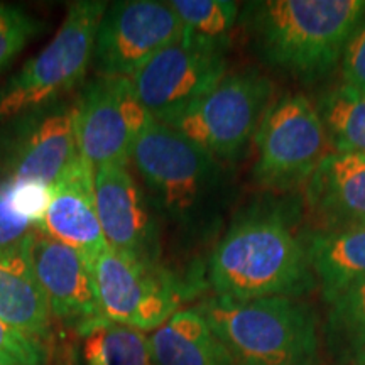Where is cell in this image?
Instances as JSON below:
<instances>
[{
  "mask_svg": "<svg viewBox=\"0 0 365 365\" xmlns=\"http://www.w3.org/2000/svg\"><path fill=\"white\" fill-rule=\"evenodd\" d=\"M208 282L218 298L245 303L301 298L317 287L307 245L277 217L237 220L213 249Z\"/></svg>",
  "mask_w": 365,
  "mask_h": 365,
  "instance_id": "6da1fadb",
  "label": "cell"
},
{
  "mask_svg": "<svg viewBox=\"0 0 365 365\" xmlns=\"http://www.w3.org/2000/svg\"><path fill=\"white\" fill-rule=\"evenodd\" d=\"M365 19V0H266L247 7L249 29L267 65L313 81L344 56Z\"/></svg>",
  "mask_w": 365,
  "mask_h": 365,
  "instance_id": "7a4b0ae2",
  "label": "cell"
},
{
  "mask_svg": "<svg viewBox=\"0 0 365 365\" xmlns=\"http://www.w3.org/2000/svg\"><path fill=\"white\" fill-rule=\"evenodd\" d=\"M130 164L154 212L185 232H205L225 198L222 163L170 125L150 120Z\"/></svg>",
  "mask_w": 365,
  "mask_h": 365,
  "instance_id": "3957f363",
  "label": "cell"
},
{
  "mask_svg": "<svg viewBox=\"0 0 365 365\" xmlns=\"http://www.w3.org/2000/svg\"><path fill=\"white\" fill-rule=\"evenodd\" d=\"M235 365H319L318 318L298 298L237 303L218 296L195 307Z\"/></svg>",
  "mask_w": 365,
  "mask_h": 365,
  "instance_id": "277c9868",
  "label": "cell"
},
{
  "mask_svg": "<svg viewBox=\"0 0 365 365\" xmlns=\"http://www.w3.org/2000/svg\"><path fill=\"white\" fill-rule=\"evenodd\" d=\"M108 4L78 0L43 51L0 85V124L22 113L66 100L86 78L93 58L95 34Z\"/></svg>",
  "mask_w": 365,
  "mask_h": 365,
  "instance_id": "5b68a950",
  "label": "cell"
},
{
  "mask_svg": "<svg viewBox=\"0 0 365 365\" xmlns=\"http://www.w3.org/2000/svg\"><path fill=\"white\" fill-rule=\"evenodd\" d=\"M102 317L113 323L154 331L180 312L193 287L159 262L117 252L107 245L93 261Z\"/></svg>",
  "mask_w": 365,
  "mask_h": 365,
  "instance_id": "8992f818",
  "label": "cell"
},
{
  "mask_svg": "<svg viewBox=\"0 0 365 365\" xmlns=\"http://www.w3.org/2000/svg\"><path fill=\"white\" fill-rule=\"evenodd\" d=\"M272 83L255 70L225 75L171 127L218 163L240 158L271 105Z\"/></svg>",
  "mask_w": 365,
  "mask_h": 365,
  "instance_id": "52a82bcc",
  "label": "cell"
},
{
  "mask_svg": "<svg viewBox=\"0 0 365 365\" xmlns=\"http://www.w3.org/2000/svg\"><path fill=\"white\" fill-rule=\"evenodd\" d=\"M227 44L190 33L159 51L132 76V86L153 120L173 125L227 75Z\"/></svg>",
  "mask_w": 365,
  "mask_h": 365,
  "instance_id": "ba28073f",
  "label": "cell"
},
{
  "mask_svg": "<svg viewBox=\"0 0 365 365\" xmlns=\"http://www.w3.org/2000/svg\"><path fill=\"white\" fill-rule=\"evenodd\" d=\"M255 181L267 190H291L309 178L328 154V137L317 105L301 93L271 103L255 134Z\"/></svg>",
  "mask_w": 365,
  "mask_h": 365,
  "instance_id": "9c48e42d",
  "label": "cell"
},
{
  "mask_svg": "<svg viewBox=\"0 0 365 365\" xmlns=\"http://www.w3.org/2000/svg\"><path fill=\"white\" fill-rule=\"evenodd\" d=\"M76 156L75 100L0 124V181L49 188Z\"/></svg>",
  "mask_w": 365,
  "mask_h": 365,
  "instance_id": "30bf717a",
  "label": "cell"
},
{
  "mask_svg": "<svg viewBox=\"0 0 365 365\" xmlns=\"http://www.w3.org/2000/svg\"><path fill=\"white\" fill-rule=\"evenodd\" d=\"M153 120L125 76H95L75 98L78 154L91 170L130 163L132 149Z\"/></svg>",
  "mask_w": 365,
  "mask_h": 365,
  "instance_id": "8fae6325",
  "label": "cell"
},
{
  "mask_svg": "<svg viewBox=\"0 0 365 365\" xmlns=\"http://www.w3.org/2000/svg\"><path fill=\"white\" fill-rule=\"evenodd\" d=\"M182 33L185 26L170 2L108 4L95 34L91 66L98 76L132 78L159 51L180 41Z\"/></svg>",
  "mask_w": 365,
  "mask_h": 365,
  "instance_id": "7c38bea8",
  "label": "cell"
},
{
  "mask_svg": "<svg viewBox=\"0 0 365 365\" xmlns=\"http://www.w3.org/2000/svg\"><path fill=\"white\" fill-rule=\"evenodd\" d=\"M95 203L105 242L117 252L159 262L161 242L156 212L130 163L95 170Z\"/></svg>",
  "mask_w": 365,
  "mask_h": 365,
  "instance_id": "4fadbf2b",
  "label": "cell"
},
{
  "mask_svg": "<svg viewBox=\"0 0 365 365\" xmlns=\"http://www.w3.org/2000/svg\"><path fill=\"white\" fill-rule=\"evenodd\" d=\"M31 257L53 319L76 331L86 323L103 318L93 262L86 255L36 232Z\"/></svg>",
  "mask_w": 365,
  "mask_h": 365,
  "instance_id": "5bb4252c",
  "label": "cell"
},
{
  "mask_svg": "<svg viewBox=\"0 0 365 365\" xmlns=\"http://www.w3.org/2000/svg\"><path fill=\"white\" fill-rule=\"evenodd\" d=\"M36 230L76 249L91 262L107 247L95 203V171L80 154L48 188Z\"/></svg>",
  "mask_w": 365,
  "mask_h": 365,
  "instance_id": "9a60e30c",
  "label": "cell"
},
{
  "mask_svg": "<svg viewBox=\"0 0 365 365\" xmlns=\"http://www.w3.org/2000/svg\"><path fill=\"white\" fill-rule=\"evenodd\" d=\"M307 203L322 230L365 227V156L328 153L307 182Z\"/></svg>",
  "mask_w": 365,
  "mask_h": 365,
  "instance_id": "2e32d148",
  "label": "cell"
},
{
  "mask_svg": "<svg viewBox=\"0 0 365 365\" xmlns=\"http://www.w3.org/2000/svg\"><path fill=\"white\" fill-rule=\"evenodd\" d=\"M33 239L19 249L0 252V318L46 344L53 335V317L33 266Z\"/></svg>",
  "mask_w": 365,
  "mask_h": 365,
  "instance_id": "e0dca14e",
  "label": "cell"
},
{
  "mask_svg": "<svg viewBox=\"0 0 365 365\" xmlns=\"http://www.w3.org/2000/svg\"><path fill=\"white\" fill-rule=\"evenodd\" d=\"M148 339L156 365H235L196 308H181Z\"/></svg>",
  "mask_w": 365,
  "mask_h": 365,
  "instance_id": "ac0fdd59",
  "label": "cell"
},
{
  "mask_svg": "<svg viewBox=\"0 0 365 365\" xmlns=\"http://www.w3.org/2000/svg\"><path fill=\"white\" fill-rule=\"evenodd\" d=\"M307 250L327 303L365 281V227L319 230L312 235Z\"/></svg>",
  "mask_w": 365,
  "mask_h": 365,
  "instance_id": "d6986e66",
  "label": "cell"
},
{
  "mask_svg": "<svg viewBox=\"0 0 365 365\" xmlns=\"http://www.w3.org/2000/svg\"><path fill=\"white\" fill-rule=\"evenodd\" d=\"M83 365H156L144 331L98 318L80 330Z\"/></svg>",
  "mask_w": 365,
  "mask_h": 365,
  "instance_id": "ffe728a7",
  "label": "cell"
},
{
  "mask_svg": "<svg viewBox=\"0 0 365 365\" xmlns=\"http://www.w3.org/2000/svg\"><path fill=\"white\" fill-rule=\"evenodd\" d=\"M325 340L336 365H365V281L328 303Z\"/></svg>",
  "mask_w": 365,
  "mask_h": 365,
  "instance_id": "44dd1931",
  "label": "cell"
},
{
  "mask_svg": "<svg viewBox=\"0 0 365 365\" xmlns=\"http://www.w3.org/2000/svg\"><path fill=\"white\" fill-rule=\"evenodd\" d=\"M317 110L335 153L365 156V95L341 85L319 98Z\"/></svg>",
  "mask_w": 365,
  "mask_h": 365,
  "instance_id": "7402d4cb",
  "label": "cell"
},
{
  "mask_svg": "<svg viewBox=\"0 0 365 365\" xmlns=\"http://www.w3.org/2000/svg\"><path fill=\"white\" fill-rule=\"evenodd\" d=\"M186 33L213 43L228 44V34L239 19L240 6L228 0H171Z\"/></svg>",
  "mask_w": 365,
  "mask_h": 365,
  "instance_id": "603a6c76",
  "label": "cell"
},
{
  "mask_svg": "<svg viewBox=\"0 0 365 365\" xmlns=\"http://www.w3.org/2000/svg\"><path fill=\"white\" fill-rule=\"evenodd\" d=\"M43 29L41 21L24 9L0 2V75Z\"/></svg>",
  "mask_w": 365,
  "mask_h": 365,
  "instance_id": "cb8c5ba5",
  "label": "cell"
},
{
  "mask_svg": "<svg viewBox=\"0 0 365 365\" xmlns=\"http://www.w3.org/2000/svg\"><path fill=\"white\" fill-rule=\"evenodd\" d=\"M36 232V220L21 207L16 185L0 181V252L22 247Z\"/></svg>",
  "mask_w": 365,
  "mask_h": 365,
  "instance_id": "d4e9b609",
  "label": "cell"
},
{
  "mask_svg": "<svg viewBox=\"0 0 365 365\" xmlns=\"http://www.w3.org/2000/svg\"><path fill=\"white\" fill-rule=\"evenodd\" d=\"M49 350L0 318V365H48Z\"/></svg>",
  "mask_w": 365,
  "mask_h": 365,
  "instance_id": "484cf974",
  "label": "cell"
},
{
  "mask_svg": "<svg viewBox=\"0 0 365 365\" xmlns=\"http://www.w3.org/2000/svg\"><path fill=\"white\" fill-rule=\"evenodd\" d=\"M345 88L365 95V19L355 29L341 56Z\"/></svg>",
  "mask_w": 365,
  "mask_h": 365,
  "instance_id": "4316f807",
  "label": "cell"
}]
</instances>
